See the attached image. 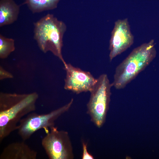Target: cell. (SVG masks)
Segmentation results:
<instances>
[{
  "mask_svg": "<svg viewBox=\"0 0 159 159\" xmlns=\"http://www.w3.org/2000/svg\"><path fill=\"white\" fill-rule=\"evenodd\" d=\"M39 98L35 92L27 94L0 93V142L16 130L20 121L36 109Z\"/></svg>",
  "mask_w": 159,
  "mask_h": 159,
  "instance_id": "1",
  "label": "cell"
},
{
  "mask_svg": "<svg viewBox=\"0 0 159 159\" xmlns=\"http://www.w3.org/2000/svg\"><path fill=\"white\" fill-rule=\"evenodd\" d=\"M156 55L153 39L134 49L116 67L112 86L117 90L125 87L150 64Z\"/></svg>",
  "mask_w": 159,
  "mask_h": 159,
  "instance_id": "2",
  "label": "cell"
},
{
  "mask_svg": "<svg viewBox=\"0 0 159 159\" xmlns=\"http://www.w3.org/2000/svg\"><path fill=\"white\" fill-rule=\"evenodd\" d=\"M34 38L44 53H52L62 62H66L62 54L63 37L67 26L53 14H48L34 23Z\"/></svg>",
  "mask_w": 159,
  "mask_h": 159,
  "instance_id": "3",
  "label": "cell"
},
{
  "mask_svg": "<svg viewBox=\"0 0 159 159\" xmlns=\"http://www.w3.org/2000/svg\"><path fill=\"white\" fill-rule=\"evenodd\" d=\"M112 85L106 74L100 75L91 91L87 104V113L91 121L98 127L104 123L108 110Z\"/></svg>",
  "mask_w": 159,
  "mask_h": 159,
  "instance_id": "4",
  "label": "cell"
},
{
  "mask_svg": "<svg viewBox=\"0 0 159 159\" xmlns=\"http://www.w3.org/2000/svg\"><path fill=\"white\" fill-rule=\"evenodd\" d=\"M73 102V99H72L68 103L47 113H30L19 122L16 129L18 135L23 141H25L41 129L47 132L54 126V122L59 117L68 111Z\"/></svg>",
  "mask_w": 159,
  "mask_h": 159,
  "instance_id": "5",
  "label": "cell"
},
{
  "mask_svg": "<svg viewBox=\"0 0 159 159\" xmlns=\"http://www.w3.org/2000/svg\"><path fill=\"white\" fill-rule=\"evenodd\" d=\"M41 140V144L49 159H72L73 149L68 132L51 127Z\"/></svg>",
  "mask_w": 159,
  "mask_h": 159,
  "instance_id": "6",
  "label": "cell"
},
{
  "mask_svg": "<svg viewBox=\"0 0 159 159\" xmlns=\"http://www.w3.org/2000/svg\"><path fill=\"white\" fill-rule=\"evenodd\" d=\"M66 72L64 89L77 94L90 92L97 81L91 73L69 63L64 65Z\"/></svg>",
  "mask_w": 159,
  "mask_h": 159,
  "instance_id": "7",
  "label": "cell"
},
{
  "mask_svg": "<svg viewBox=\"0 0 159 159\" xmlns=\"http://www.w3.org/2000/svg\"><path fill=\"white\" fill-rule=\"evenodd\" d=\"M134 39L127 19L116 21L110 41V61L129 48L133 44Z\"/></svg>",
  "mask_w": 159,
  "mask_h": 159,
  "instance_id": "8",
  "label": "cell"
},
{
  "mask_svg": "<svg viewBox=\"0 0 159 159\" xmlns=\"http://www.w3.org/2000/svg\"><path fill=\"white\" fill-rule=\"evenodd\" d=\"M10 143L3 149L0 159H36L37 153L24 141Z\"/></svg>",
  "mask_w": 159,
  "mask_h": 159,
  "instance_id": "9",
  "label": "cell"
},
{
  "mask_svg": "<svg viewBox=\"0 0 159 159\" xmlns=\"http://www.w3.org/2000/svg\"><path fill=\"white\" fill-rule=\"evenodd\" d=\"M20 9L19 6L14 0H0V27L17 21Z\"/></svg>",
  "mask_w": 159,
  "mask_h": 159,
  "instance_id": "10",
  "label": "cell"
},
{
  "mask_svg": "<svg viewBox=\"0 0 159 159\" xmlns=\"http://www.w3.org/2000/svg\"><path fill=\"white\" fill-rule=\"evenodd\" d=\"M61 0H24V4L33 14L52 10L56 8Z\"/></svg>",
  "mask_w": 159,
  "mask_h": 159,
  "instance_id": "11",
  "label": "cell"
},
{
  "mask_svg": "<svg viewBox=\"0 0 159 159\" xmlns=\"http://www.w3.org/2000/svg\"><path fill=\"white\" fill-rule=\"evenodd\" d=\"M15 49V40L11 38L5 37L0 34V58H6Z\"/></svg>",
  "mask_w": 159,
  "mask_h": 159,
  "instance_id": "12",
  "label": "cell"
},
{
  "mask_svg": "<svg viewBox=\"0 0 159 159\" xmlns=\"http://www.w3.org/2000/svg\"><path fill=\"white\" fill-rule=\"evenodd\" d=\"M83 153L82 156V159H93L94 157L90 154L87 150V144L84 142H82Z\"/></svg>",
  "mask_w": 159,
  "mask_h": 159,
  "instance_id": "13",
  "label": "cell"
},
{
  "mask_svg": "<svg viewBox=\"0 0 159 159\" xmlns=\"http://www.w3.org/2000/svg\"><path fill=\"white\" fill-rule=\"evenodd\" d=\"M13 78V75L10 72L0 66V80H2L6 79H11Z\"/></svg>",
  "mask_w": 159,
  "mask_h": 159,
  "instance_id": "14",
  "label": "cell"
}]
</instances>
